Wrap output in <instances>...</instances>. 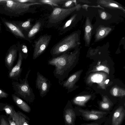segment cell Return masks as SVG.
I'll list each match as a JSON object with an SVG mask.
<instances>
[{"mask_svg":"<svg viewBox=\"0 0 125 125\" xmlns=\"http://www.w3.org/2000/svg\"><path fill=\"white\" fill-rule=\"evenodd\" d=\"M110 5L114 7H117L118 6L117 5L115 4L112 3L110 4Z\"/></svg>","mask_w":125,"mask_h":125,"instance_id":"obj_33","label":"cell"},{"mask_svg":"<svg viewBox=\"0 0 125 125\" xmlns=\"http://www.w3.org/2000/svg\"><path fill=\"white\" fill-rule=\"evenodd\" d=\"M52 84L50 81L38 71L35 81L36 89L39 91L41 97L46 96L49 92Z\"/></svg>","mask_w":125,"mask_h":125,"instance_id":"obj_7","label":"cell"},{"mask_svg":"<svg viewBox=\"0 0 125 125\" xmlns=\"http://www.w3.org/2000/svg\"><path fill=\"white\" fill-rule=\"evenodd\" d=\"M74 35L67 36L54 45L51 49L50 53L52 58L58 56L68 52L74 46Z\"/></svg>","mask_w":125,"mask_h":125,"instance_id":"obj_3","label":"cell"},{"mask_svg":"<svg viewBox=\"0 0 125 125\" xmlns=\"http://www.w3.org/2000/svg\"><path fill=\"white\" fill-rule=\"evenodd\" d=\"M83 125H99L98 124L96 123L91 124H82Z\"/></svg>","mask_w":125,"mask_h":125,"instance_id":"obj_31","label":"cell"},{"mask_svg":"<svg viewBox=\"0 0 125 125\" xmlns=\"http://www.w3.org/2000/svg\"><path fill=\"white\" fill-rule=\"evenodd\" d=\"M4 109L6 113L9 115L12 118L13 115L14 111L12 108L11 106L7 105L4 107Z\"/></svg>","mask_w":125,"mask_h":125,"instance_id":"obj_19","label":"cell"},{"mask_svg":"<svg viewBox=\"0 0 125 125\" xmlns=\"http://www.w3.org/2000/svg\"><path fill=\"white\" fill-rule=\"evenodd\" d=\"M23 59L21 52L19 51L18 59L17 64L11 69L9 73L10 78L17 80L20 77L22 69L21 65Z\"/></svg>","mask_w":125,"mask_h":125,"instance_id":"obj_8","label":"cell"},{"mask_svg":"<svg viewBox=\"0 0 125 125\" xmlns=\"http://www.w3.org/2000/svg\"><path fill=\"white\" fill-rule=\"evenodd\" d=\"M8 120L10 125H16L15 122L12 119H8Z\"/></svg>","mask_w":125,"mask_h":125,"instance_id":"obj_26","label":"cell"},{"mask_svg":"<svg viewBox=\"0 0 125 125\" xmlns=\"http://www.w3.org/2000/svg\"><path fill=\"white\" fill-rule=\"evenodd\" d=\"M91 30V28L90 26H87L85 28V30L86 32H89Z\"/></svg>","mask_w":125,"mask_h":125,"instance_id":"obj_28","label":"cell"},{"mask_svg":"<svg viewBox=\"0 0 125 125\" xmlns=\"http://www.w3.org/2000/svg\"><path fill=\"white\" fill-rule=\"evenodd\" d=\"M31 71L29 68L25 78L20 79V83H17V94L29 103H31L35 99L32 89L30 86L27 79Z\"/></svg>","mask_w":125,"mask_h":125,"instance_id":"obj_4","label":"cell"},{"mask_svg":"<svg viewBox=\"0 0 125 125\" xmlns=\"http://www.w3.org/2000/svg\"><path fill=\"white\" fill-rule=\"evenodd\" d=\"M125 110L122 107L117 108L113 115L112 125H120L125 116Z\"/></svg>","mask_w":125,"mask_h":125,"instance_id":"obj_11","label":"cell"},{"mask_svg":"<svg viewBox=\"0 0 125 125\" xmlns=\"http://www.w3.org/2000/svg\"><path fill=\"white\" fill-rule=\"evenodd\" d=\"M74 56L73 53L67 52L48 61V65L55 67L53 75L58 80L59 84L67 77L72 68L74 62Z\"/></svg>","mask_w":125,"mask_h":125,"instance_id":"obj_1","label":"cell"},{"mask_svg":"<svg viewBox=\"0 0 125 125\" xmlns=\"http://www.w3.org/2000/svg\"><path fill=\"white\" fill-rule=\"evenodd\" d=\"M8 95L7 93L0 89V98H6Z\"/></svg>","mask_w":125,"mask_h":125,"instance_id":"obj_24","label":"cell"},{"mask_svg":"<svg viewBox=\"0 0 125 125\" xmlns=\"http://www.w3.org/2000/svg\"><path fill=\"white\" fill-rule=\"evenodd\" d=\"M64 110V117L65 121L68 125H73L75 119L74 111L71 109H66Z\"/></svg>","mask_w":125,"mask_h":125,"instance_id":"obj_16","label":"cell"},{"mask_svg":"<svg viewBox=\"0 0 125 125\" xmlns=\"http://www.w3.org/2000/svg\"><path fill=\"white\" fill-rule=\"evenodd\" d=\"M67 0H39V3L49 4L52 6L59 7V5L63 4Z\"/></svg>","mask_w":125,"mask_h":125,"instance_id":"obj_17","label":"cell"},{"mask_svg":"<svg viewBox=\"0 0 125 125\" xmlns=\"http://www.w3.org/2000/svg\"><path fill=\"white\" fill-rule=\"evenodd\" d=\"M0 125H10L5 119L1 117L0 119Z\"/></svg>","mask_w":125,"mask_h":125,"instance_id":"obj_23","label":"cell"},{"mask_svg":"<svg viewBox=\"0 0 125 125\" xmlns=\"http://www.w3.org/2000/svg\"><path fill=\"white\" fill-rule=\"evenodd\" d=\"M4 22L6 27L14 35L22 39H26L30 42H31V41L25 36L21 30L17 25L7 21H4Z\"/></svg>","mask_w":125,"mask_h":125,"instance_id":"obj_10","label":"cell"},{"mask_svg":"<svg viewBox=\"0 0 125 125\" xmlns=\"http://www.w3.org/2000/svg\"><path fill=\"white\" fill-rule=\"evenodd\" d=\"M15 122L16 125H29L28 120L29 118L20 112H16L14 110L12 118Z\"/></svg>","mask_w":125,"mask_h":125,"instance_id":"obj_12","label":"cell"},{"mask_svg":"<svg viewBox=\"0 0 125 125\" xmlns=\"http://www.w3.org/2000/svg\"><path fill=\"white\" fill-rule=\"evenodd\" d=\"M31 20L29 19L24 22L21 23L19 25L20 27H21V29L26 31H28L32 26L31 24Z\"/></svg>","mask_w":125,"mask_h":125,"instance_id":"obj_18","label":"cell"},{"mask_svg":"<svg viewBox=\"0 0 125 125\" xmlns=\"http://www.w3.org/2000/svg\"><path fill=\"white\" fill-rule=\"evenodd\" d=\"M74 10V8H65L55 7L48 17L47 27H55L61 24Z\"/></svg>","mask_w":125,"mask_h":125,"instance_id":"obj_2","label":"cell"},{"mask_svg":"<svg viewBox=\"0 0 125 125\" xmlns=\"http://www.w3.org/2000/svg\"><path fill=\"white\" fill-rule=\"evenodd\" d=\"M105 33V31L104 30H102L100 31L99 32V34L101 36H103V35Z\"/></svg>","mask_w":125,"mask_h":125,"instance_id":"obj_30","label":"cell"},{"mask_svg":"<svg viewBox=\"0 0 125 125\" xmlns=\"http://www.w3.org/2000/svg\"><path fill=\"white\" fill-rule=\"evenodd\" d=\"M104 67H105L102 65L99 66L97 68V69L98 71L103 70L104 69Z\"/></svg>","mask_w":125,"mask_h":125,"instance_id":"obj_27","label":"cell"},{"mask_svg":"<svg viewBox=\"0 0 125 125\" xmlns=\"http://www.w3.org/2000/svg\"><path fill=\"white\" fill-rule=\"evenodd\" d=\"M118 90L116 88H114L113 90V94L114 96H116L117 95Z\"/></svg>","mask_w":125,"mask_h":125,"instance_id":"obj_25","label":"cell"},{"mask_svg":"<svg viewBox=\"0 0 125 125\" xmlns=\"http://www.w3.org/2000/svg\"><path fill=\"white\" fill-rule=\"evenodd\" d=\"M12 96L14 102L21 109L27 113L31 112V107L26 103L15 94H12Z\"/></svg>","mask_w":125,"mask_h":125,"instance_id":"obj_14","label":"cell"},{"mask_svg":"<svg viewBox=\"0 0 125 125\" xmlns=\"http://www.w3.org/2000/svg\"><path fill=\"white\" fill-rule=\"evenodd\" d=\"M6 8L12 12L20 14L22 13L31 12H34V8H32L33 6L42 5L45 4L39 2L21 3L15 0H4Z\"/></svg>","mask_w":125,"mask_h":125,"instance_id":"obj_5","label":"cell"},{"mask_svg":"<svg viewBox=\"0 0 125 125\" xmlns=\"http://www.w3.org/2000/svg\"><path fill=\"white\" fill-rule=\"evenodd\" d=\"M101 107L103 110H108L109 109L110 105L107 102H104L101 104Z\"/></svg>","mask_w":125,"mask_h":125,"instance_id":"obj_22","label":"cell"},{"mask_svg":"<svg viewBox=\"0 0 125 125\" xmlns=\"http://www.w3.org/2000/svg\"><path fill=\"white\" fill-rule=\"evenodd\" d=\"M101 17L103 19H105L106 17V13L104 12H103L101 14Z\"/></svg>","mask_w":125,"mask_h":125,"instance_id":"obj_29","label":"cell"},{"mask_svg":"<svg viewBox=\"0 0 125 125\" xmlns=\"http://www.w3.org/2000/svg\"><path fill=\"white\" fill-rule=\"evenodd\" d=\"M103 71L107 73H109V70L108 68L107 67H105Z\"/></svg>","mask_w":125,"mask_h":125,"instance_id":"obj_32","label":"cell"},{"mask_svg":"<svg viewBox=\"0 0 125 125\" xmlns=\"http://www.w3.org/2000/svg\"><path fill=\"white\" fill-rule=\"evenodd\" d=\"M109 79H107L105 81V83L106 84H107L108 83V82H109Z\"/></svg>","mask_w":125,"mask_h":125,"instance_id":"obj_34","label":"cell"},{"mask_svg":"<svg viewBox=\"0 0 125 125\" xmlns=\"http://www.w3.org/2000/svg\"><path fill=\"white\" fill-rule=\"evenodd\" d=\"M82 115L84 118L88 120H96L103 117L106 113L94 110L85 111L81 110Z\"/></svg>","mask_w":125,"mask_h":125,"instance_id":"obj_9","label":"cell"},{"mask_svg":"<svg viewBox=\"0 0 125 125\" xmlns=\"http://www.w3.org/2000/svg\"><path fill=\"white\" fill-rule=\"evenodd\" d=\"M15 0L19 2L23 3L39 2V0Z\"/></svg>","mask_w":125,"mask_h":125,"instance_id":"obj_20","label":"cell"},{"mask_svg":"<svg viewBox=\"0 0 125 125\" xmlns=\"http://www.w3.org/2000/svg\"><path fill=\"white\" fill-rule=\"evenodd\" d=\"M17 50L15 49L10 50L5 59L6 66L9 70L12 68L17 56Z\"/></svg>","mask_w":125,"mask_h":125,"instance_id":"obj_13","label":"cell"},{"mask_svg":"<svg viewBox=\"0 0 125 125\" xmlns=\"http://www.w3.org/2000/svg\"></svg>","mask_w":125,"mask_h":125,"instance_id":"obj_35","label":"cell"},{"mask_svg":"<svg viewBox=\"0 0 125 125\" xmlns=\"http://www.w3.org/2000/svg\"><path fill=\"white\" fill-rule=\"evenodd\" d=\"M73 1L71 0H67L62 5V8H64L69 7L73 3Z\"/></svg>","mask_w":125,"mask_h":125,"instance_id":"obj_21","label":"cell"},{"mask_svg":"<svg viewBox=\"0 0 125 125\" xmlns=\"http://www.w3.org/2000/svg\"><path fill=\"white\" fill-rule=\"evenodd\" d=\"M44 23L41 20L37 21L28 31L27 38L30 40L34 37L35 35L40 30Z\"/></svg>","mask_w":125,"mask_h":125,"instance_id":"obj_15","label":"cell"},{"mask_svg":"<svg viewBox=\"0 0 125 125\" xmlns=\"http://www.w3.org/2000/svg\"><path fill=\"white\" fill-rule=\"evenodd\" d=\"M52 38L51 35L45 34L35 41L33 47L32 58L35 60L41 55L47 47Z\"/></svg>","mask_w":125,"mask_h":125,"instance_id":"obj_6","label":"cell"}]
</instances>
